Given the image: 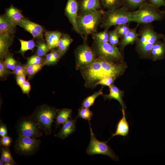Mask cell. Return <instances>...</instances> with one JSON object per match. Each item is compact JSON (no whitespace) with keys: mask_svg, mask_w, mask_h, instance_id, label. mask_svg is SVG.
Returning a JSON list of instances; mask_svg holds the SVG:
<instances>
[{"mask_svg":"<svg viewBox=\"0 0 165 165\" xmlns=\"http://www.w3.org/2000/svg\"><path fill=\"white\" fill-rule=\"evenodd\" d=\"M121 64L97 58L85 68L81 69L87 86L94 85L98 81L106 77L116 78L123 70Z\"/></svg>","mask_w":165,"mask_h":165,"instance_id":"obj_1","label":"cell"},{"mask_svg":"<svg viewBox=\"0 0 165 165\" xmlns=\"http://www.w3.org/2000/svg\"><path fill=\"white\" fill-rule=\"evenodd\" d=\"M136 41L139 52L145 56H151L153 46L158 41L165 38V35L156 32L151 24H142Z\"/></svg>","mask_w":165,"mask_h":165,"instance_id":"obj_2","label":"cell"},{"mask_svg":"<svg viewBox=\"0 0 165 165\" xmlns=\"http://www.w3.org/2000/svg\"><path fill=\"white\" fill-rule=\"evenodd\" d=\"M58 109L48 105L38 106L31 115L39 128L46 136L52 132V126L56 118Z\"/></svg>","mask_w":165,"mask_h":165,"instance_id":"obj_3","label":"cell"},{"mask_svg":"<svg viewBox=\"0 0 165 165\" xmlns=\"http://www.w3.org/2000/svg\"><path fill=\"white\" fill-rule=\"evenodd\" d=\"M102 10H98L91 13L79 15L77 25L82 39L87 38L90 35L97 32L102 17Z\"/></svg>","mask_w":165,"mask_h":165,"instance_id":"obj_4","label":"cell"},{"mask_svg":"<svg viewBox=\"0 0 165 165\" xmlns=\"http://www.w3.org/2000/svg\"><path fill=\"white\" fill-rule=\"evenodd\" d=\"M165 13V11L160 10L150 3L145 2L137 10L132 12V21L144 24L161 21L164 18Z\"/></svg>","mask_w":165,"mask_h":165,"instance_id":"obj_5","label":"cell"},{"mask_svg":"<svg viewBox=\"0 0 165 165\" xmlns=\"http://www.w3.org/2000/svg\"><path fill=\"white\" fill-rule=\"evenodd\" d=\"M101 27L109 28L114 25L129 24L132 21V12L124 6L106 11L102 10Z\"/></svg>","mask_w":165,"mask_h":165,"instance_id":"obj_6","label":"cell"},{"mask_svg":"<svg viewBox=\"0 0 165 165\" xmlns=\"http://www.w3.org/2000/svg\"><path fill=\"white\" fill-rule=\"evenodd\" d=\"M93 46L97 58L114 62L121 61L123 58L119 48L108 42L104 43L94 39Z\"/></svg>","mask_w":165,"mask_h":165,"instance_id":"obj_7","label":"cell"},{"mask_svg":"<svg viewBox=\"0 0 165 165\" xmlns=\"http://www.w3.org/2000/svg\"><path fill=\"white\" fill-rule=\"evenodd\" d=\"M15 127L16 133L18 136L37 138L41 137L43 134V133L36 122L30 115L19 118Z\"/></svg>","mask_w":165,"mask_h":165,"instance_id":"obj_8","label":"cell"},{"mask_svg":"<svg viewBox=\"0 0 165 165\" xmlns=\"http://www.w3.org/2000/svg\"><path fill=\"white\" fill-rule=\"evenodd\" d=\"M41 141L37 138L18 136L15 140L14 148L19 155L29 156L34 155L38 150Z\"/></svg>","mask_w":165,"mask_h":165,"instance_id":"obj_9","label":"cell"},{"mask_svg":"<svg viewBox=\"0 0 165 165\" xmlns=\"http://www.w3.org/2000/svg\"><path fill=\"white\" fill-rule=\"evenodd\" d=\"M82 44L78 46L75 51L76 68L82 69L93 62L97 58L94 51L88 45L87 38L83 39Z\"/></svg>","mask_w":165,"mask_h":165,"instance_id":"obj_10","label":"cell"},{"mask_svg":"<svg viewBox=\"0 0 165 165\" xmlns=\"http://www.w3.org/2000/svg\"><path fill=\"white\" fill-rule=\"evenodd\" d=\"M90 137L89 146L86 150V153L90 156L96 154L103 155L109 157L115 161H118V157L107 144V141H100L97 139L90 123Z\"/></svg>","mask_w":165,"mask_h":165,"instance_id":"obj_11","label":"cell"},{"mask_svg":"<svg viewBox=\"0 0 165 165\" xmlns=\"http://www.w3.org/2000/svg\"><path fill=\"white\" fill-rule=\"evenodd\" d=\"M79 6L77 0H68L65 8V14L72 24L74 30L80 35L77 25Z\"/></svg>","mask_w":165,"mask_h":165,"instance_id":"obj_12","label":"cell"},{"mask_svg":"<svg viewBox=\"0 0 165 165\" xmlns=\"http://www.w3.org/2000/svg\"><path fill=\"white\" fill-rule=\"evenodd\" d=\"M18 26L31 33L34 38L37 40L44 39L43 35L44 30L41 25L25 18Z\"/></svg>","mask_w":165,"mask_h":165,"instance_id":"obj_13","label":"cell"},{"mask_svg":"<svg viewBox=\"0 0 165 165\" xmlns=\"http://www.w3.org/2000/svg\"><path fill=\"white\" fill-rule=\"evenodd\" d=\"M78 15H82L101 10L100 0H78Z\"/></svg>","mask_w":165,"mask_h":165,"instance_id":"obj_14","label":"cell"},{"mask_svg":"<svg viewBox=\"0 0 165 165\" xmlns=\"http://www.w3.org/2000/svg\"><path fill=\"white\" fill-rule=\"evenodd\" d=\"M16 25L10 21L5 14L0 16V35H14Z\"/></svg>","mask_w":165,"mask_h":165,"instance_id":"obj_15","label":"cell"},{"mask_svg":"<svg viewBox=\"0 0 165 165\" xmlns=\"http://www.w3.org/2000/svg\"><path fill=\"white\" fill-rule=\"evenodd\" d=\"M75 119L71 117L63 124L60 130L55 136L62 139H64L73 133L75 130Z\"/></svg>","mask_w":165,"mask_h":165,"instance_id":"obj_16","label":"cell"},{"mask_svg":"<svg viewBox=\"0 0 165 165\" xmlns=\"http://www.w3.org/2000/svg\"><path fill=\"white\" fill-rule=\"evenodd\" d=\"M6 17L15 25H18L25 18L20 10L11 5L6 9L5 14Z\"/></svg>","mask_w":165,"mask_h":165,"instance_id":"obj_17","label":"cell"},{"mask_svg":"<svg viewBox=\"0 0 165 165\" xmlns=\"http://www.w3.org/2000/svg\"><path fill=\"white\" fill-rule=\"evenodd\" d=\"M14 35H0V58L4 59L10 53L9 48L12 44Z\"/></svg>","mask_w":165,"mask_h":165,"instance_id":"obj_18","label":"cell"},{"mask_svg":"<svg viewBox=\"0 0 165 165\" xmlns=\"http://www.w3.org/2000/svg\"><path fill=\"white\" fill-rule=\"evenodd\" d=\"M62 35L61 32L58 31H46L44 33L46 42L50 50L57 47Z\"/></svg>","mask_w":165,"mask_h":165,"instance_id":"obj_19","label":"cell"},{"mask_svg":"<svg viewBox=\"0 0 165 165\" xmlns=\"http://www.w3.org/2000/svg\"><path fill=\"white\" fill-rule=\"evenodd\" d=\"M122 111L123 117L118 122L115 132L112 134L111 138L114 136L118 135L125 137L129 133V126L126 119L125 110L122 109Z\"/></svg>","mask_w":165,"mask_h":165,"instance_id":"obj_20","label":"cell"},{"mask_svg":"<svg viewBox=\"0 0 165 165\" xmlns=\"http://www.w3.org/2000/svg\"><path fill=\"white\" fill-rule=\"evenodd\" d=\"M139 24L131 30L121 39L119 42L120 48L123 49L127 45L132 44L136 42L138 36V34L137 33V30Z\"/></svg>","mask_w":165,"mask_h":165,"instance_id":"obj_21","label":"cell"},{"mask_svg":"<svg viewBox=\"0 0 165 165\" xmlns=\"http://www.w3.org/2000/svg\"><path fill=\"white\" fill-rule=\"evenodd\" d=\"M165 55V41L160 40L157 41L152 48L151 56L153 61H156L163 58Z\"/></svg>","mask_w":165,"mask_h":165,"instance_id":"obj_22","label":"cell"},{"mask_svg":"<svg viewBox=\"0 0 165 165\" xmlns=\"http://www.w3.org/2000/svg\"><path fill=\"white\" fill-rule=\"evenodd\" d=\"M109 88V94L103 96L105 99V100L114 99L117 100L121 105L122 109L125 110L126 107L122 98L123 96V92L114 85H111Z\"/></svg>","mask_w":165,"mask_h":165,"instance_id":"obj_23","label":"cell"},{"mask_svg":"<svg viewBox=\"0 0 165 165\" xmlns=\"http://www.w3.org/2000/svg\"><path fill=\"white\" fill-rule=\"evenodd\" d=\"M72 114V110L71 109L63 108L58 110L56 117V128L67 121L71 117Z\"/></svg>","mask_w":165,"mask_h":165,"instance_id":"obj_24","label":"cell"},{"mask_svg":"<svg viewBox=\"0 0 165 165\" xmlns=\"http://www.w3.org/2000/svg\"><path fill=\"white\" fill-rule=\"evenodd\" d=\"M36 46L37 47L35 55L41 57H45L50 50L46 42L44 39L37 40Z\"/></svg>","mask_w":165,"mask_h":165,"instance_id":"obj_25","label":"cell"},{"mask_svg":"<svg viewBox=\"0 0 165 165\" xmlns=\"http://www.w3.org/2000/svg\"><path fill=\"white\" fill-rule=\"evenodd\" d=\"M21 47L18 51L16 52L21 54L24 57L25 53L28 50H32L36 46L33 40L25 41L21 39H19Z\"/></svg>","mask_w":165,"mask_h":165,"instance_id":"obj_26","label":"cell"},{"mask_svg":"<svg viewBox=\"0 0 165 165\" xmlns=\"http://www.w3.org/2000/svg\"><path fill=\"white\" fill-rule=\"evenodd\" d=\"M104 8L107 10L120 7L123 6V0H100Z\"/></svg>","mask_w":165,"mask_h":165,"instance_id":"obj_27","label":"cell"},{"mask_svg":"<svg viewBox=\"0 0 165 165\" xmlns=\"http://www.w3.org/2000/svg\"><path fill=\"white\" fill-rule=\"evenodd\" d=\"M44 65V63H43L37 64L30 65L25 67V75L31 79L42 69Z\"/></svg>","mask_w":165,"mask_h":165,"instance_id":"obj_28","label":"cell"},{"mask_svg":"<svg viewBox=\"0 0 165 165\" xmlns=\"http://www.w3.org/2000/svg\"><path fill=\"white\" fill-rule=\"evenodd\" d=\"M102 94V88H101L98 91L85 99L82 103V107L89 108L94 104L96 98Z\"/></svg>","mask_w":165,"mask_h":165,"instance_id":"obj_29","label":"cell"},{"mask_svg":"<svg viewBox=\"0 0 165 165\" xmlns=\"http://www.w3.org/2000/svg\"><path fill=\"white\" fill-rule=\"evenodd\" d=\"M1 156L0 159L4 163L12 162L16 163L12 156L9 147L1 146Z\"/></svg>","mask_w":165,"mask_h":165,"instance_id":"obj_30","label":"cell"},{"mask_svg":"<svg viewBox=\"0 0 165 165\" xmlns=\"http://www.w3.org/2000/svg\"><path fill=\"white\" fill-rule=\"evenodd\" d=\"M5 66L9 69L13 71L16 66L20 63L13 57V55L10 53L4 59Z\"/></svg>","mask_w":165,"mask_h":165,"instance_id":"obj_31","label":"cell"},{"mask_svg":"<svg viewBox=\"0 0 165 165\" xmlns=\"http://www.w3.org/2000/svg\"><path fill=\"white\" fill-rule=\"evenodd\" d=\"M109 28H105L102 31L95 32L91 35L93 39H96L104 43L108 42L109 35L108 30Z\"/></svg>","mask_w":165,"mask_h":165,"instance_id":"obj_32","label":"cell"},{"mask_svg":"<svg viewBox=\"0 0 165 165\" xmlns=\"http://www.w3.org/2000/svg\"><path fill=\"white\" fill-rule=\"evenodd\" d=\"M147 0H123V6L128 9V8L133 9L139 7L146 2Z\"/></svg>","mask_w":165,"mask_h":165,"instance_id":"obj_33","label":"cell"},{"mask_svg":"<svg viewBox=\"0 0 165 165\" xmlns=\"http://www.w3.org/2000/svg\"><path fill=\"white\" fill-rule=\"evenodd\" d=\"M93 115L92 112L89 108L82 107L79 110L78 116L76 118L79 117L89 121L91 120Z\"/></svg>","mask_w":165,"mask_h":165,"instance_id":"obj_34","label":"cell"},{"mask_svg":"<svg viewBox=\"0 0 165 165\" xmlns=\"http://www.w3.org/2000/svg\"><path fill=\"white\" fill-rule=\"evenodd\" d=\"M13 74V72L8 68L5 65L4 60H0V79L1 81L4 80L10 75Z\"/></svg>","mask_w":165,"mask_h":165,"instance_id":"obj_35","label":"cell"},{"mask_svg":"<svg viewBox=\"0 0 165 165\" xmlns=\"http://www.w3.org/2000/svg\"><path fill=\"white\" fill-rule=\"evenodd\" d=\"M115 28L119 38H121L125 35L131 29L129 24L117 25Z\"/></svg>","mask_w":165,"mask_h":165,"instance_id":"obj_36","label":"cell"},{"mask_svg":"<svg viewBox=\"0 0 165 165\" xmlns=\"http://www.w3.org/2000/svg\"><path fill=\"white\" fill-rule=\"evenodd\" d=\"M44 58L36 55H34L28 58L25 68L29 65H35L44 63Z\"/></svg>","mask_w":165,"mask_h":165,"instance_id":"obj_37","label":"cell"},{"mask_svg":"<svg viewBox=\"0 0 165 165\" xmlns=\"http://www.w3.org/2000/svg\"><path fill=\"white\" fill-rule=\"evenodd\" d=\"M115 78L112 77H106L103 78L96 82L94 85V86H96L99 85H103L110 87L112 85Z\"/></svg>","mask_w":165,"mask_h":165,"instance_id":"obj_38","label":"cell"},{"mask_svg":"<svg viewBox=\"0 0 165 165\" xmlns=\"http://www.w3.org/2000/svg\"><path fill=\"white\" fill-rule=\"evenodd\" d=\"M72 41L73 39L70 36L67 34H63L60 38L57 47L60 48L68 43L71 44Z\"/></svg>","mask_w":165,"mask_h":165,"instance_id":"obj_39","label":"cell"},{"mask_svg":"<svg viewBox=\"0 0 165 165\" xmlns=\"http://www.w3.org/2000/svg\"><path fill=\"white\" fill-rule=\"evenodd\" d=\"M13 142L12 139L8 135L1 137L0 139L1 146L9 147L11 145Z\"/></svg>","mask_w":165,"mask_h":165,"instance_id":"obj_40","label":"cell"},{"mask_svg":"<svg viewBox=\"0 0 165 165\" xmlns=\"http://www.w3.org/2000/svg\"><path fill=\"white\" fill-rule=\"evenodd\" d=\"M44 58V65H50L55 64L57 62L54 59L51 53L47 54Z\"/></svg>","mask_w":165,"mask_h":165,"instance_id":"obj_41","label":"cell"},{"mask_svg":"<svg viewBox=\"0 0 165 165\" xmlns=\"http://www.w3.org/2000/svg\"><path fill=\"white\" fill-rule=\"evenodd\" d=\"M13 71V74L16 75H25L24 65H23L20 63Z\"/></svg>","mask_w":165,"mask_h":165,"instance_id":"obj_42","label":"cell"},{"mask_svg":"<svg viewBox=\"0 0 165 165\" xmlns=\"http://www.w3.org/2000/svg\"><path fill=\"white\" fill-rule=\"evenodd\" d=\"M23 94H26L29 96V93L31 89V86L29 82L26 81L20 86Z\"/></svg>","mask_w":165,"mask_h":165,"instance_id":"obj_43","label":"cell"},{"mask_svg":"<svg viewBox=\"0 0 165 165\" xmlns=\"http://www.w3.org/2000/svg\"><path fill=\"white\" fill-rule=\"evenodd\" d=\"M8 135L7 129L6 124L3 123L0 119V136L1 137Z\"/></svg>","mask_w":165,"mask_h":165,"instance_id":"obj_44","label":"cell"},{"mask_svg":"<svg viewBox=\"0 0 165 165\" xmlns=\"http://www.w3.org/2000/svg\"><path fill=\"white\" fill-rule=\"evenodd\" d=\"M150 3L157 8L161 6L165 7V0H149Z\"/></svg>","mask_w":165,"mask_h":165,"instance_id":"obj_45","label":"cell"},{"mask_svg":"<svg viewBox=\"0 0 165 165\" xmlns=\"http://www.w3.org/2000/svg\"><path fill=\"white\" fill-rule=\"evenodd\" d=\"M25 74L16 75V80L18 85L21 86L26 81Z\"/></svg>","mask_w":165,"mask_h":165,"instance_id":"obj_46","label":"cell"},{"mask_svg":"<svg viewBox=\"0 0 165 165\" xmlns=\"http://www.w3.org/2000/svg\"><path fill=\"white\" fill-rule=\"evenodd\" d=\"M54 60L57 62L61 56L57 49H53L51 52Z\"/></svg>","mask_w":165,"mask_h":165,"instance_id":"obj_47","label":"cell"},{"mask_svg":"<svg viewBox=\"0 0 165 165\" xmlns=\"http://www.w3.org/2000/svg\"><path fill=\"white\" fill-rule=\"evenodd\" d=\"M16 163H14L12 162H6L4 163V165H16Z\"/></svg>","mask_w":165,"mask_h":165,"instance_id":"obj_48","label":"cell"},{"mask_svg":"<svg viewBox=\"0 0 165 165\" xmlns=\"http://www.w3.org/2000/svg\"><path fill=\"white\" fill-rule=\"evenodd\" d=\"M4 162L0 159V165H4Z\"/></svg>","mask_w":165,"mask_h":165,"instance_id":"obj_49","label":"cell"},{"mask_svg":"<svg viewBox=\"0 0 165 165\" xmlns=\"http://www.w3.org/2000/svg\"><path fill=\"white\" fill-rule=\"evenodd\" d=\"M164 11H165V10Z\"/></svg>","mask_w":165,"mask_h":165,"instance_id":"obj_50","label":"cell"}]
</instances>
